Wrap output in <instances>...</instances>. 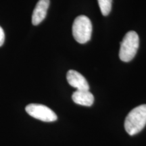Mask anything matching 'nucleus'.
I'll list each match as a JSON object with an SVG mask.
<instances>
[{
  "label": "nucleus",
  "instance_id": "6",
  "mask_svg": "<svg viewBox=\"0 0 146 146\" xmlns=\"http://www.w3.org/2000/svg\"><path fill=\"white\" fill-rule=\"evenodd\" d=\"M50 0H39L36 3L32 15V23L33 25H39L46 17L47 10L50 6Z\"/></svg>",
  "mask_w": 146,
  "mask_h": 146
},
{
  "label": "nucleus",
  "instance_id": "7",
  "mask_svg": "<svg viewBox=\"0 0 146 146\" xmlns=\"http://www.w3.org/2000/svg\"><path fill=\"white\" fill-rule=\"evenodd\" d=\"M72 99L77 104L91 106L94 102V97L89 91L76 90L73 93Z\"/></svg>",
  "mask_w": 146,
  "mask_h": 146
},
{
  "label": "nucleus",
  "instance_id": "4",
  "mask_svg": "<svg viewBox=\"0 0 146 146\" xmlns=\"http://www.w3.org/2000/svg\"><path fill=\"white\" fill-rule=\"evenodd\" d=\"M25 110L31 116L43 122H54L58 119L57 115L46 106L39 104H31L27 106Z\"/></svg>",
  "mask_w": 146,
  "mask_h": 146
},
{
  "label": "nucleus",
  "instance_id": "2",
  "mask_svg": "<svg viewBox=\"0 0 146 146\" xmlns=\"http://www.w3.org/2000/svg\"><path fill=\"white\" fill-rule=\"evenodd\" d=\"M139 45V38L136 32H128L120 43L119 58L123 62H128L134 58Z\"/></svg>",
  "mask_w": 146,
  "mask_h": 146
},
{
  "label": "nucleus",
  "instance_id": "3",
  "mask_svg": "<svg viewBox=\"0 0 146 146\" xmlns=\"http://www.w3.org/2000/svg\"><path fill=\"white\" fill-rule=\"evenodd\" d=\"M92 29V23L87 16H78L72 25V34L74 39L79 43H86L91 39Z\"/></svg>",
  "mask_w": 146,
  "mask_h": 146
},
{
  "label": "nucleus",
  "instance_id": "8",
  "mask_svg": "<svg viewBox=\"0 0 146 146\" xmlns=\"http://www.w3.org/2000/svg\"><path fill=\"white\" fill-rule=\"evenodd\" d=\"M98 1L102 15H108L112 9V0H98Z\"/></svg>",
  "mask_w": 146,
  "mask_h": 146
},
{
  "label": "nucleus",
  "instance_id": "9",
  "mask_svg": "<svg viewBox=\"0 0 146 146\" xmlns=\"http://www.w3.org/2000/svg\"><path fill=\"white\" fill-rule=\"evenodd\" d=\"M5 41V33L2 27L0 26V47L2 46Z\"/></svg>",
  "mask_w": 146,
  "mask_h": 146
},
{
  "label": "nucleus",
  "instance_id": "5",
  "mask_svg": "<svg viewBox=\"0 0 146 146\" xmlns=\"http://www.w3.org/2000/svg\"><path fill=\"white\" fill-rule=\"evenodd\" d=\"M68 83L70 86L76 88L77 90L89 91V85L86 78L77 71L70 70L66 74Z\"/></svg>",
  "mask_w": 146,
  "mask_h": 146
},
{
  "label": "nucleus",
  "instance_id": "1",
  "mask_svg": "<svg viewBox=\"0 0 146 146\" xmlns=\"http://www.w3.org/2000/svg\"><path fill=\"white\" fill-rule=\"evenodd\" d=\"M146 125V104L135 108L128 114L125 121V129L130 135L142 131Z\"/></svg>",
  "mask_w": 146,
  "mask_h": 146
}]
</instances>
